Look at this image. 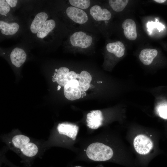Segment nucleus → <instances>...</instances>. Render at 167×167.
<instances>
[{"mask_svg": "<svg viewBox=\"0 0 167 167\" xmlns=\"http://www.w3.org/2000/svg\"><path fill=\"white\" fill-rule=\"evenodd\" d=\"M64 43L65 49L75 52L94 51L99 36L88 31L76 29L70 31Z\"/></svg>", "mask_w": 167, "mask_h": 167, "instance_id": "nucleus-1", "label": "nucleus"}, {"mask_svg": "<svg viewBox=\"0 0 167 167\" xmlns=\"http://www.w3.org/2000/svg\"><path fill=\"white\" fill-rule=\"evenodd\" d=\"M64 17L68 29L70 31L81 29L100 36L101 35L93 23L87 12L70 5L64 8Z\"/></svg>", "mask_w": 167, "mask_h": 167, "instance_id": "nucleus-2", "label": "nucleus"}, {"mask_svg": "<svg viewBox=\"0 0 167 167\" xmlns=\"http://www.w3.org/2000/svg\"><path fill=\"white\" fill-rule=\"evenodd\" d=\"M7 140L9 148L21 156L28 164H30L32 160L38 154L39 148L37 144L26 135L17 133Z\"/></svg>", "mask_w": 167, "mask_h": 167, "instance_id": "nucleus-3", "label": "nucleus"}, {"mask_svg": "<svg viewBox=\"0 0 167 167\" xmlns=\"http://www.w3.org/2000/svg\"><path fill=\"white\" fill-rule=\"evenodd\" d=\"M48 18L46 12H41L36 15L31 23L30 32L37 38L43 39L54 30L68 28L64 24L58 23L57 19Z\"/></svg>", "mask_w": 167, "mask_h": 167, "instance_id": "nucleus-4", "label": "nucleus"}, {"mask_svg": "<svg viewBox=\"0 0 167 167\" xmlns=\"http://www.w3.org/2000/svg\"><path fill=\"white\" fill-rule=\"evenodd\" d=\"M86 11L101 35L105 36L107 24L112 16L111 12L102 5L101 2L98 1H95L91 7Z\"/></svg>", "mask_w": 167, "mask_h": 167, "instance_id": "nucleus-5", "label": "nucleus"}, {"mask_svg": "<svg viewBox=\"0 0 167 167\" xmlns=\"http://www.w3.org/2000/svg\"><path fill=\"white\" fill-rule=\"evenodd\" d=\"M86 154L87 157L92 161H102L111 159L113 155V152L109 146L102 143L95 142L88 146Z\"/></svg>", "mask_w": 167, "mask_h": 167, "instance_id": "nucleus-6", "label": "nucleus"}, {"mask_svg": "<svg viewBox=\"0 0 167 167\" xmlns=\"http://www.w3.org/2000/svg\"><path fill=\"white\" fill-rule=\"evenodd\" d=\"M133 144L136 151L142 155L148 154L153 147L151 140L143 135H137L134 139Z\"/></svg>", "mask_w": 167, "mask_h": 167, "instance_id": "nucleus-7", "label": "nucleus"}, {"mask_svg": "<svg viewBox=\"0 0 167 167\" xmlns=\"http://www.w3.org/2000/svg\"><path fill=\"white\" fill-rule=\"evenodd\" d=\"M64 94L65 97L71 101H74L81 97L82 92L79 88L78 80L73 79L68 82L64 86Z\"/></svg>", "mask_w": 167, "mask_h": 167, "instance_id": "nucleus-8", "label": "nucleus"}, {"mask_svg": "<svg viewBox=\"0 0 167 167\" xmlns=\"http://www.w3.org/2000/svg\"><path fill=\"white\" fill-rule=\"evenodd\" d=\"M57 129L60 134L66 135L75 140L78 133L79 127L75 124L63 123L58 124Z\"/></svg>", "mask_w": 167, "mask_h": 167, "instance_id": "nucleus-9", "label": "nucleus"}, {"mask_svg": "<svg viewBox=\"0 0 167 167\" xmlns=\"http://www.w3.org/2000/svg\"><path fill=\"white\" fill-rule=\"evenodd\" d=\"M103 120L102 113L100 110L91 111L87 115V125L92 129H97L102 125Z\"/></svg>", "mask_w": 167, "mask_h": 167, "instance_id": "nucleus-10", "label": "nucleus"}, {"mask_svg": "<svg viewBox=\"0 0 167 167\" xmlns=\"http://www.w3.org/2000/svg\"><path fill=\"white\" fill-rule=\"evenodd\" d=\"M122 27L123 34L127 39L132 41L135 40L137 37L136 25L135 22L131 19H125L122 23Z\"/></svg>", "mask_w": 167, "mask_h": 167, "instance_id": "nucleus-11", "label": "nucleus"}, {"mask_svg": "<svg viewBox=\"0 0 167 167\" xmlns=\"http://www.w3.org/2000/svg\"><path fill=\"white\" fill-rule=\"evenodd\" d=\"M27 54L22 48L16 47L12 50L10 58L12 63L16 67H20L26 61Z\"/></svg>", "mask_w": 167, "mask_h": 167, "instance_id": "nucleus-12", "label": "nucleus"}, {"mask_svg": "<svg viewBox=\"0 0 167 167\" xmlns=\"http://www.w3.org/2000/svg\"><path fill=\"white\" fill-rule=\"evenodd\" d=\"M105 49L106 51L113 54L118 58L122 57L125 53V46L122 42L119 41L108 43Z\"/></svg>", "mask_w": 167, "mask_h": 167, "instance_id": "nucleus-13", "label": "nucleus"}, {"mask_svg": "<svg viewBox=\"0 0 167 167\" xmlns=\"http://www.w3.org/2000/svg\"><path fill=\"white\" fill-rule=\"evenodd\" d=\"M19 26L15 22L8 23L3 20L0 21V30L2 34L5 36H12L18 31Z\"/></svg>", "mask_w": 167, "mask_h": 167, "instance_id": "nucleus-14", "label": "nucleus"}, {"mask_svg": "<svg viewBox=\"0 0 167 167\" xmlns=\"http://www.w3.org/2000/svg\"><path fill=\"white\" fill-rule=\"evenodd\" d=\"M158 51L156 49L146 48L142 50L139 55L140 61L145 65H148L156 57Z\"/></svg>", "mask_w": 167, "mask_h": 167, "instance_id": "nucleus-15", "label": "nucleus"}, {"mask_svg": "<svg viewBox=\"0 0 167 167\" xmlns=\"http://www.w3.org/2000/svg\"><path fill=\"white\" fill-rule=\"evenodd\" d=\"M80 77L78 80L79 88L81 92H85L89 88L92 77L90 74L85 70L82 71Z\"/></svg>", "mask_w": 167, "mask_h": 167, "instance_id": "nucleus-16", "label": "nucleus"}, {"mask_svg": "<svg viewBox=\"0 0 167 167\" xmlns=\"http://www.w3.org/2000/svg\"><path fill=\"white\" fill-rule=\"evenodd\" d=\"M69 72V68L66 67H61L58 69L56 78V82L59 85L64 87L67 84V76Z\"/></svg>", "mask_w": 167, "mask_h": 167, "instance_id": "nucleus-17", "label": "nucleus"}, {"mask_svg": "<svg viewBox=\"0 0 167 167\" xmlns=\"http://www.w3.org/2000/svg\"><path fill=\"white\" fill-rule=\"evenodd\" d=\"M95 1L90 0H69L68 2L70 6L86 11L91 7Z\"/></svg>", "mask_w": 167, "mask_h": 167, "instance_id": "nucleus-18", "label": "nucleus"}, {"mask_svg": "<svg viewBox=\"0 0 167 167\" xmlns=\"http://www.w3.org/2000/svg\"><path fill=\"white\" fill-rule=\"evenodd\" d=\"M108 3L111 8L117 12L122 11L129 2L128 0H109Z\"/></svg>", "mask_w": 167, "mask_h": 167, "instance_id": "nucleus-19", "label": "nucleus"}, {"mask_svg": "<svg viewBox=\"0 0 167 167\" xmlns=\"http://www.w3.org/2000/svg\"><path fill=\"white\" fill-rule=\"evenodd\" d=\"M10 6L6 0H0V14L2 15L6 16L10 11Z\"/></svg>", "mask_w": 167, "mask_h": 167, "instance_id": "nucleus-20", "label": "nucleus"}, {"mask_svg": "<svg viewBox=\"0 0 167 167\" xmlns=\"http://www.w3.org/2000/svg\"><path fill=\"white\" fill-rule=\"evenodd\" d=\"M157 111L159 115L162 118L167 119V105H161L158 107Z\"/></svg>", "mask_w": 167, "mask_h": 167, "instance_id": "nucleus-21", "label": "nucleus"}, {"mask_svg": "<svg viewBox=\"0 0 167 167\" xmlns=\"http://www.w3.org/2000/svg\"><path fill=\"white\" fill-rule=\"evenodd\" d=\"M76 73L74 71H70L67 76L68 82L73 79H76Z\"/></svg>", "mask_w": 167, "mask_h": 167, "instance_id": "nucleus-22", "label": "nucleus"}, {"mask_svg": "<svg viewBox=\"0 0 167 167\" xmlns=\"http://www.w3.org/2000/svg\"><path fill=\"white\" fill-rule=\"evenodd\" d=\"M10 7H15L17 4L18 0H6Z\"/></svg>", "mask_w": 167, "mask_h": 167, "instance_id": "nucleus-23", "label": "nucleus"}, {"mask_svg": "<svg viewBox=\"0 0 167 167\" xmlns=\"http://www.w3.org/2000/svg\"><path fill=\"white\" fill-rule=\"evenodd\" d=\"M154 1L159 3H163L166 1L165 0H155Z\"/></svg>", "mask_w": 167, "mask_h": 167, "instance_id": "nucleus-24", "label": "nucleus"}, {"mask_svg": "<svg viewBox=\"0 0 167 167\" xmlns=\"http://www.w3.org/2000/svg\"><path fill=\"white\" fill-rule=\"evenodd\" d=\"M80 77V74L76 73V79H79Z\"/></svg>", "mask_w": 167, "mask_h": 167, "instance_id": "nucleus-25", "label": "nucleus"}, {"mask_svg": "<svg viewBox=\"0 0 167 167\" xmlns=\"http://www.w3.org/2000/svg\"><path fill=\"white\" fill-rule=\"evenodd\" d=\"M86 95V93L85 92H82V94H81V97H82L85 96Z\"/></svg>", "mask_w": 167, "mask_h": 167, "instance_id": "nucleus-26", "label": "nucleus"}, {"mask_svg": "<svg viewBox=\"0 0 167 167\" xmlns=\"http://www.w3.org/2000/svg\"><path fill=\"white\" fill-rule=\"evenodd\" d=\"M52 80L54 82L56 81V77H53L52 79Z\"/></svg>", "mask_w": 167, "mask_h": 167, "instance_id": "nucleus-27", "label": "nucleus"}, {"mask_svg": "<svg viewBox=\"0 0 167 167\" xmlns=\"http://www.w3.org/2000/svg\"><path fill=\"white\" fill-rule=\"evenodd\" d=\"M61 88V86L60 85H58L57 87V90H59Z\"/></svg>", "mask_w": 167, "mask_h": 167, "instance_id": "nucleus-28", "label": "nucleus"}, {"mask_svg": "<svg viewBox=\"0 0 167 167\" xmlns=\"http://www.w3.org/2000/svg\"><path fill=\"white\" fill-rule=\"evenodd\" d=\"M9 165H10L11 167H17L15 166L14 165H11V163H9Z\"/></svg>", "mask_w": 167, "mask_h": 167, "instance_id": "nucleus-29", "label": "nucleus"}, {"mask_svg": "<svg viewBox=\"0 0 167 167\" xmlns=\"http://www.w3.org/2000/svg\"><path fill=\"white\" fill-rule=\"evenodd\" d=\"M58 71V69H55V71L56 72H57V71Z\"/></svg>", "mask_w": 167, "mask_h": 167, "instance_id": "nucleus-30", "label": "nucleus"}, {"mask_svg": "<svg viewBox=\"0 0 167 167\" xmlns=\"http://www.w3.org/2000/svg\"><path fill=\"white\" fill-rule=\"evenodd\" d=\"M54 75H57V73L56 72H54Z\"/></svg>", "mask_w": 167, "mask_h": 167, "instance_id": "nucleus-31", "label": "nucleus"}, {"mask_svg": "<svg viewBox=\"0 0 167 167\" xmlns=\"http://www.w3.org/2000/svg\"><path fill=\"white\" fill-rule=\"evenodd\" d=\"M73 167H82L80 166H75Z\"/></svg>", "mask_w": 167, "mask_h": 167, "instance_id": "nucleus-32", "label": "nucleus"}]
</instances>
